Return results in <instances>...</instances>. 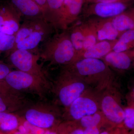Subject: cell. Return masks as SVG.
<instances>
[{
	"instance_id": "cell-1",
	"label": "cell",
	"mask_w": 134,
	"mask_h": 134,
	"mask_svg": "<svg viewBox=\"0 0 134 134\" xmlns=\"http://www.w3.org/2000/svg\"><path fill=\"white\" fill-rule=\"evenodd\" d=\"M40 56L52 64L65 65L74 62L77 55L69 32L65 31L50 36L44 41Z\"/></svg>"
},
{
	"instance_id": "cell-2",
	"label": "cell",
	"mask_w": 134,
	"mask_h": 134,
	"mask_svg": "<svg viewBox=\"0 0 134 134\" xmlns=\"http://www.w3.org/2000/svg\"><path fill=\"white\" fill-rule=\"evenodd\" d=\"M10 62L18 70L37 75H42L41 69L37 63L40 55L31 51L15 49L9 53Z\"/></svg>"
},
{
	"instance_id": "cell-3",
	"label": "cell",
	"mask_w": 134,
	"mask_h": 134,
	"mask_svg": "<svg viewBox=\"0 0 134 134\" xmlns=\"http://www.w3.org/2000/svg\"><path fill=\"white\" fill-rule=\"evenodd\" d=\"M85 0H65L56 19L54 28L66 30L81 13Z\"/></svg>"
},
{
	"instance_id": "cell-4",
	"label": "cell",
	"mask_w": 134,
	"mask_h": 134,
	"mask_svg": "<svg viewBox=\"0 0 134 134\" xmlns=\"http://www.w3.org/2000/svg\"><path fill=\"white\" fill-rule=\"evenodd\" d=\"M132 2L91 3L86 9L89 15L103 18H112L126 11Z\"/></svg>"
},
{
	"instance_id": "cell-5",
	"label": "cell",
	"mask_w": 134,
	"mask_h": 134,
	"mask_svg": "<svg viewBox=\"0 0 134 134\" xmlns=\"http://www.w3.org/2000/svg\"><path fill=\"white\" fill-rule=\"evenodd\" d=\"M40 76L19 70H14L10 72L4 81L10 88L21 90L30 88Z\"/></svg>"
},
{
	"instance_id": "cell-6",
	"label": "cell",
	"mask_w": 134,
	"mask_h": 134,
	"mask_svg": "<svg viewBox=\"0 0 134 134\" xmlns=\"http://www.w3.org/2000/svg\"><path fill=\"white\" fill-rule=\"evenodd\" d=\"M20 18L11 6L0 8V32L15 35L21 26Z\"/></svg>"
},
{
	"instance_id": "cell-7",
	"label": "cell",
	"mask_w": 134,
	"mask_h": 134,
	"mask_svg": "<svg viewBox=\"0 0 134 134\" xmlns=\"http://www.w3.org/2000/svg\"><path fill=\"white\" fill-rule=\"evenodd\" d=\"M11 6L25 19H45L42 10L33 0H10Z\"/></svg>"
},
{
	"instance_id": "cell-8",
	"label": "cell",
	"mask_w": 134,
	"mask_h": 134,
	"mask_svg": "<svg viewBox=\"0 0 134 134\" xmlns=\"http://www.w3.org/2000/svg\"><path fill=\"white\" fill-rule=\"evenodd\" d=\"M53 28L52 26L50 25L44 29L31 32L26 38L17 44L9 52L15 49L32 51L35 49L40 43L50 37Z\"/></svg>"
},
{
	"instance_id": "cell-9",
	"label": "cell",
	"mask_w": 134,
	"mask_h": 134,
	"mask_svg": "<svg viewBox=\"0 0 134 134\" xmlns=\"http://www.w3.org/2000/svg\"><path fill=\"white\" fill-rule=\"evenodd\" d=\"M70 106V115L75 120L94 114L97 110V105L93 100L82 97L77 99Z\"/></svg>"
},
{
	"instance_id": "cell-10",
	"label": "cell",
	"mask_w": 134,
	"mask_h": 134,
	"mask_svg": "<svg viewBox=\"0 0 134 134\" xmlns=\"http://www.w3.org/2000/svg\"><path fill=\"white\" fill-rule=\"evenodd\" d=\"M74 67L78 74L85 76L98 74L106 69L105 64L103 62L93 58H84L77 62Z\"/></svg>"
},
{
	"instance_id": "cell-11",
	"label": "cell",
	"mask_w": 134,
	"mask_h": 134,
	"mask_svg": "<svg viewBox=\"0 0 134 134\" xmlns=\"http://www.w3.org/2000/svg\"><path fill=\"white\" fill-rule=\"evenodd\" d=\"M102 110L107 118L115 123L124 121L125 111L113 97L106 96L102 102Z\"/></svg>"
},
{
	"instance_id": "cell-12",
	"label": "cell",
	"mask_w": 134,
	"mask_h": 134,
	"mask_svg": "<svg viewBox=\"0 0 134 134\" xmlns=\"http://www.w3.org/2000/svg\"><path fill=\"white\" fill-rule=\"evenodd\" d=\"M84 89V85L80 82H75L63 86L59 92L61 103L65 106H70L80 97Z\"/></svg>"
},
{
	"instance_id": "cell-13",
	"label": "cell",
	"mask_w": 134,
	"mask_h": 134,
	"mask_svg": "<svg viewBox=\"0 0 134 134\" xmlns=\"http://www.w3.org/2000/svg\"><path fill=\"white\" fill-rule=\"evenodd\" d=\"M25 117L26 121L31 125L43 129L50 127L55 120L52 114L35 109H30L26 111Z\"/></svg>"
},
{
	"instance_id": "cell-14",
	"label": "cell",
	"mask_w": 134,
	"mask_h": 134,
	"mask_svg": "<svg viewBox=\"0 0 134 134\" xmlns=\"http://www.w3.org/2000/svg\"><path fill=\"white\" fill-rule=\"evenodd\" d=\"M134 55V52H110L105 56L107 62L114 67L120 70H127L129 68L132 63V56Z\"/></svg>"
},
{
	"instance_id": "cell-15",
	"label": "cell",
	"mask_w": 134,
	"mask_h": 134,
	"mask_svg": "<svg viewBox=\"0 0 134 134\" xmlns=\"http://www.w3.org/2000/svg\"><path fill=\"white\" fill-rule=\"evenodd\" d=\"M116 41L111 42L102 41L98 42L92 47L84 51L81 54L84 58L99 59L105 56L111 52Z\"/></svg>"
},
{
	"instance_id": "cell-16",
	"label": "cell",
	"mask_w": 134,
	"mask_h": 134,
	"mask_svg": "<svg viewBox=\"0 0 134 134\" xmlns=\"http://www.w3.org/2000/svg\"><path fill=\"white\" fill-rule=\"evenodd\" d=\"M111 20L120 33L134 29V8L111 18Z\"/></svg>"
},
{
	"instance_id": "cell-17",
	"label": "cell",
	"mask_w": 134,
	"mask_h": 134,
	"mask_svg": "<svg viewBox=\"0 0 134 134\" xmlns=\"http://www.w3.org/2000/svg\"><path fill=\"white\" fill-rule=\"evenodd\" d=\"M95 27L98 41H115L120 34L111 21H107Z\"/></svg>"
},
{
	"instance_id": "cell-18",
	"label": "cell",
	"mask_w": 134,
	"mask_h": 134,
	"mask_svg": "<svg viewBox=\"0 0 134 134\" xmlns=\"http://www.w3.org/2000/svg\"><path fill=\"white\" fill-rule=\"evenodd\" d=\"M134 46V29L128 30L121 33L113 48L114 52H126Z\"/></svg>"
},
{
	"instance_id": "cell-19",
	"label": "cell",
	"mask_w": 134,
	"mask_h": 134,
	"mask_svg": "<svg viewBox=\"0 0 134 134\" xmlns=\"http://www.w3.org/2000/svg\"><path fill=\"white\" fill-rule=\"evenodd\" d=\"M69 32L70 38L76 52L77 58L83 51L85 32L83 25L75 26Z\"/></svg>"
},
{
	"instance_id": "cell-20",
	"label": "cell",
	"mask_w": 134,
	"mask_h": 134,
	"mask_svg": "<svg viewBox=\"0 0 134 134\" xmlns=\"http://www.w3.org/2000/svg\"><path fill=\"white\" fill-rule=\"evenodd\" d=\"M18 121L15 115L9 113L0 112V130L8 132L16 129Z\"/></svg>"
},
{
	"instance_id": "cell-21",
	"label": "cell",
	"mask_w": 134,
	"mask_h": 134,
	"mask_svg": "<svg viewBox=\"0 0 134 134\" xmlns=\"http://www.w3.org/2000/svg\"><path fill=\"white\" fill-rule=\"evenodd\" d=\"M65 0H47L48 10L46 17L47 21L54 28L60 9Z\"/></svg>"
},
{
	"instance_id": "cell-22",
	"label": "cell",
	"mask_w": 134,
	"mask_h": 134,
	"mask_svg": "<svg viewBox=\"0 0 134 134\" xmlns=\"http://www.w3.org/2000/svg\"><path fill=\"white\" fill-rule=\"evenodd\" d=\"M83 27L84 30L85 37L83 51L82 53L84 51L92 47L98 43L97 41H98L96 27L94 26V25L93 26L92 25H91L90 26H83Z\"/></svg>"
},
{
	"instance_id": "cell-23",
	"label": "cell",
	"mask_w": 134,
	"mask_h": 134,
	"mask_svg": "<svg viewBox=\"0 0 134 134\" xmlns=\"http://www.w3.org/2000/svg\"><path fill=\"white\" fill-rule=\"evenodd\" d=\"M15 36L0 32V52L9 53L14 47Z\"/></svg>"
},
{
	"instance_id": "cell-24",
	"label": "cell",
	"mask_w": 134,
	"mask_h": 134,
	"mask_svg": "<svg viewBox=\"0 0 134 134\" xmlns=\"http://www.w3.org/2000/svg\"><path fill=\"white\" fill-rule=\"evenodd\" d=\"M14 104L13 98L9 93H0V112L11 111Z\"/></svg>"
},
{
	"instance_id": "cell-25",
	"label": "cell",
	"mask_w": 134,
	"mask_h": 134,
	"mask_svg": "<svg viewBox=\"0 0 134 134\" xmlns=\"http://www.w3.org/2000/svg\"><path fill=\"white\" fill-rule=\"evenodd\" d=\"M81 124L85 128L97 126L100 122L101 117L99 114L95 113L92 115H86L81 119Z\"/></svg>"
},
{
	"instance_id": "cell-26",
	"label": "cell",
	"mask_w": 134,
	"mask_h": 134,
	"mask_svg": "<svg viewBox=\"0 0 134 134\" xmlns=\"http://www.w3.org/2000/svg\"><path fill=\"white\" fill-rule=\"evenodd\" d=\"M125 111L124 122L130 129H134V107L126 108Z\"/></svg>"
},
{
	"instance_id": "cell-27",
	"label": "cell",
	"mask_w": 134,
	"mask_h": 134,
	"mask_svg": "<svg viewBox=\"0 0 134 134\" xmlns=\"http://www.w3.org/2000/svg\"><path fill=\"white\" fill-rule=\"evenodd\" d=\"M23 125L26 127L28 133L30 134H44L45 132L43 129L35 126L27 121L24 122Z\"/></svg>"
},
{
	"instance_id": "cell-28",
	"label": "cell",
	"mask_w": 134,
	"mask_h": 134,
	"mask_svg": "<svg viewBox=\"0 0 134 134\" xmlns=\"http://www.w3.org/2000/svg\"><path fill=\"white\" fill-rule=\"evenodd\" d=\"M11 71L10 68L8 65L0 62V81H4Z\"/></svg>"
},
{
	"instance_id": "cell-29",
	"label": "cell",
	"mask_w": 134,
	"mask_h": 134,
	"mask_svg": "<svg viewBox=\"0 0 134 134\" xmlns=\"http://www.w3.org/2000/svg\"><path fill=\"white\" fill-rule=\"evenodd\" d=\"M33 1L42 10L46 19V16L48 10L47 0H33Z\"/></svg>"
},
{
	"instance_id": "cell-30",
	"label": "cell",
	"mask_w": 134,
	"mask_h": 134,
	"mask_svg": "<svg viewBox=\"0 0 134 134\" xmlns=\"http://www.w3.org/2000/svg\"><path fill=\"white\" fill-rule=\"evenodd\" d=\"M132 0H85V3H113L117 2H129Z\"/></svg>"
},
{
	"instance_id": "cell-31",
	"label": "cell",
	"mask_w": 134,
	"mask_h": 134,
	"mask_svg": "<svg viewBox=\"0 0 134 134\" xmlns=\"http://www.w3.org/2000/svg\"><path fill=\"white\" fill-rule=\"evenodd\" d=\"M85 134H99V130L97 126L86 128L84 131Z\"/></svg>"
},
{
	"instance_id": "cell-32",
	"label": "cell",
	"mask_w": 134,
	"mask_h": 134,
	"mask_svg": "<svg viewBox=\"0 0 134 134\" xmlns=\"http://www.w3.org/2000/svg\"><path fill=\"white\" fill-rule=\"evenodd\" d=\"M9 88L5 81H0V93H9L8 91Z\"/></svg>"
},
{
	"instance_id": "cell-33",
	"label": "cell",
	"mask_w": 134,
	"mask_h": 134,
	"mask_svg": "<svg viewBox=\"0 0 134 134\" xmlns=\"http://www.w3.org/2000/svg\"><path fill=\"white\" fill-rule=\"evenodd\" d=\"M18 130H19V132L22 134L29 133L26 127L23 125H21L18 127Z\"/></svg>"
},
{
	"instance_id": "cell-34",
	"label": "cell",
	"mask_w": 134,
	"mask_h": 134,
	"mask_svg": "<svg viewBox=\"0 0 134 134\" xmlns=\"http://www.w3.org/2000/svg\"><path fill=\"white\" fill-rule=\"evenodd\" d=\"M70 134H85L83 130L81 129H77L73 131Z\"/></svg>"
},
{
	"instance_id": "cell-35",
	"label": "cell",
	"mask_w": 134,
	"mask_h": 134,
	"mask_svg": "<svg viewBox=\"0 0 134 134\" xmlns=\"http://www.w3.org/2000/svg\"><path fill=\"white\" fill-rule=\"evenodd\" d=\"M44 134H57L56 133H55V132H51V131H48V130H47V131H45V132L44 133Z\"/></svg>"
},
{
	"instance_id": "cell-36",
	"label": "cell",
	"mask_w": 134,
	"mask_h": 134,
	"mask_svg": "<svg viewBox=\"0 0 134 134\" xmlns=\"http://www.w3.org/2000/svg\"><path fill=\"white\" fill-rule=\"evenodd\" d=\"M12 134H22L20 132H19V131H18V132H15V133H14Z\"/></svg>"
},
{
	"instance_id": "cell-37",
	"label": "cell",
	"mask_w": 134,
	"mask_h": 134,
	"mask_svg": "<svg viewBox=\"0 0 134 134\" xmlns=\"http://www.w3.org/2000/svg\"><path fill=\"white\" fill-rule=\"evenodd\" d=\"M99 134H109L108 133H107V132H102V133H100Z\"/></svg>"
},
{
	"instance_id": "cell-38",
	"label": "cell",
	"mask_w": 134,
	"mask_h": 134,
	"mask_svg": "<svg viewBox=\"0 0 134 134\" xmlns=\"http://www.w3.org/2000/svg\"><path fill=\"white\" fill-rule=\"evenodd\" d=\"M133 98H134V89H133Z\"/></svg>"
},
{
	"instance_id": "cell-39",
	"label": "cell",
	"mask_w": 134,
	"mask_h": 134,
	"mask_svg": "<svg viewBox=\"0 0 134 134\" xmlns=\"http://www.w3.org/2000/svg\"><path fill=\"white\" fill-rule=\"evenodd\" d=\"M27 134H30L29 133H28Z\"/></svg>"
}]
</instances>
